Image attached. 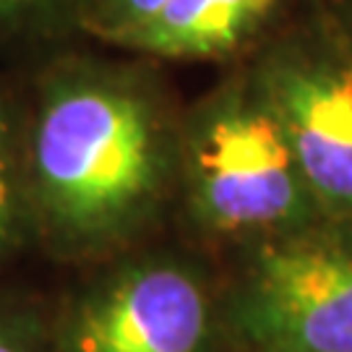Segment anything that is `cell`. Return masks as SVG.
Returning a JSON list of instances; mask_svg holds the SVG:
<instances>
[{
  "mask_svg": "<svg viewBox=\"0 0 352 352\" xmlns=\"http://www.w3.org/2000/svg\"><path fill=\"white\" fill-rule=\"evenodd\" d=\"M177 123L146 71L63 58L37 84L24 128L32 227L65 258L120 251L177 188Z\"/></svg>",
  "mask_w": 352,
  "mask_h": 352,
  "instance_id": "cell-1",
  "label": "cell"
},
{
  "mask_svg": "<svg viewBox=\"0 0 352 352\" xmlns=\"http://www.w3.org/2000/svg\"><path fill=\"white\" fill-rule=\"evenodd\" d=\"M177 190L201 232L248 248L321 219L253 68L225 78L180 123Z\"/></svg>",
  "mask_w": 352,
  "mask_h": 352,
  "instance_id": "cell-2",
  "label": "cell"
},
{
  "mask_svg": "<svg viewBox=\"0 0 352 352\" xmlns=\"http://www.w3.org/2000/svg\"><path fill=\"white\" fill-rule=\"evenodd\" d=\"M222 324L243 352H352V222L316 219L251 245Z\"/></svg>",
  "mask_w": 352,
  "mask_h": 352,
  "instance_id": "cell-3",
  "label": "cell"
},
{
  "mask_svg": "<svg viewBox=\"0 0 352 352\" xmlns=\"http://www.w3.org/2000/svg\"><path fill=\"white\" fill-rule=\"evenodd\" d=\"M222 302L199 266L167 253L94 277L50 327V352H219Z\"/></svg>",
  "mask_w": 352,
  "mask_h": 352,
  "instance_id": "cell-4",
  "label": "cell"
},
{
  "mask_svg": "<svg viewBox=\"0 0 352 352\" xmlns=\"http://www.w3.org/2000/svg\"><path fill=\"white\" fill-rule=\"evenodd\" d=\"M251 68L318 217L352 222V39L329 19L269 42Z\"/></svg>",
  "mask_w": 352,
  "mask_h": 352,
  "instance_id": "cell-5",
  "label": "cell"
},
{
  "mask_svg": "<svg viewBox=\"0 0 352 352\" xmlns=\"http://www.w3.org/2000/svg\"><path fill=\"white\" fill-rule=\"evenodd\" d=\"M285 0H167L115 47L164 60H230L277 24Z\"/></svg>",
  "mask_w": 352,
  "mask_h": 352,
  "instance_id": "cell-6",
  "label": "cell"
},
{
  "mask_svg": "<svg viewBox=\"0 0 352 352\" xmlns=\"http://www.w3.org/2000/svg\"><path fill=\"white\" fill-rule=\"evenodd\" d=\"M32 227L24 175V131L11 100L0 91V266L21 248Z\"/></svg>",
  "mask_w": 352,
  "mask_h": 352,
  "instance_id": "cell-7",
  "label": "cell"
},
{
  "mask_svg": "<svg viewBox=\"0 0 352 352\" xmlns=\"http://www.w3.org/2000/svg\"><path fill=\"white\" fill-rule=\"evenodd\" d=\"M91 0H0V39H52L81 29Z\"/></svg>",
  "mask_w": 352,
  "mask_h": 352,
  "instance_id": "cell-8",
  "label": "cell"
},
{
  "mask_svg": "<svg viewBox=\"0 0 352 352\" xmlns=\"http://www.w3.org/2000/svg\"><path fill=\"white\" fill-rule=\"evenodd\" d=\"M0 352H50V327L32 302L0 292Z\"/></svg>",
  "mask_w": 352,
  "mask_h": 352,
  "instance_id": "cell-9",
  "label": "cell"
},
{
  "mask_svg": "<svg viewBox=\"0 0 352 352\" xmlns=\"http://www.w3.org/2000/svg\"><path fill=\"white\" fill-rule=\"evenodd\" d=\"M167 0H91V8L84 21V32L115 45L128 32L149 21Z\"/></svg>",
  "mask_w": 352,
  "mask_h": 352,
  "instance_id": "cell-10",
  "label": "cell"
},
{
  "mask_svg": "<svg viewBox=\"0 0 352 352\" xmlns=\"http://www.w3.org/2000/svg\"><path fill=\"white\" fill-rule=\"evenodd\" d=\"M334 21L342 26V32L352 39V0H340L337 3V16Z\"/></svg>",
  "mask_w": 352,
  "mask_h": 352,
  "instance_id": "cell-11",
  "label": "cell"
}]
</instances>
